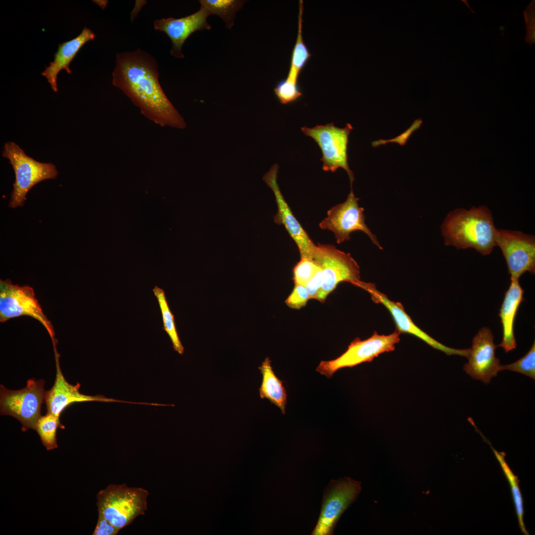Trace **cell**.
<instances>
[{
    "instance_id": "2e32d148",
    "label": "cell",
    "mask_w": 535,
    "mask_h": 535,
    "mask_svg": "<svg viewBox=\"0 0 535 535\" xmlns=\"http://www.w3.org/2000/svg\"><path fill=\"white\" fill-rule=\"evenodd\" d=\"M364 285L362 288L370 294L373 301L382 304L389 311L395 323L396 330L398 332L413 335L432 348L448 355H457L468 358L470 349H455L440 343L414 323L410 317L405 311L401 303L389 299L386 295L377 290L375 285L372 283L365 282Z\"/></svg>"
},
{
    "instance_id": "603a6c76",
    "label": "cell",
    "mask_w": 535,
    "mask_h": 535,
    "mask_svg": "<svg viewBox=\"0 0 535 535\" xmlns=\"http://www.w3.org/2000/svg\"><path fill=\"white\" fill-rule=\"evenodd\" d=\"M153 292L157 298L161 313L163 327L169 337L172 343L174 350L180 354L184 352V347L180 340L176 330L174 316L171 313L168 305L163 290L157 286L153 289Z\"/></svg>"
},
{
    "instance_id": "cb8c5ba5",
    "label": "cell",
    "mask_w": 535,
    "mask_h": 535,
    "mask_svg": "<svg viewBox=\"0 0 535 535\" xmlns=\"http://www.w3.org/2000/svg\"><path fill=\"white\" fill-rule=\"evenodd\" d=\"M245 0H200L203 6L211 14L219 16L224 22L225 26L231 29L234 25L236 12L241 9Z\"/></svg>"
},
{
    "instance_id": "7c38bea8",
    "label": "cell",
    "mask_w": 535,
    "mask_h": 535,
    "mask_svg": "<svg viewBox=\"0 0 535 535\" xmlns=\"http://www.w3.org/2000/svg\"><path fill=\"white\" fill-rule=\"evenodd\" d=\"M496 246L500 247L511 277L535 272V238L521 231L497 229Z\"/></svg>"
},
{
    "instance_id": "5b68a950",
    "label": "cell",
    "mask_w": 535,
    "mask_h": 535,
    "mask_svg": "<svg viewBox=\"0 0 535 535\" xmlns=\"http://www.w3.org/2000/svg\"><path fill=\"white\" fill-rule=\"evenodd\" d=\"M313 260L322 270V283L316 299L324 302L327 296L341 282H348L362 287L360 267L349 253L337 249L330 244L319 243Z\"/></svg>"
},
{
    "instance_id": "8992f818",
    "label": "cell",
    "mask_w": 535,
    "mask_h": 535,
    "mask_svg": "<svg viewBox=\"0 0 535 535\" xmlns=\"http://www.w3.org/2000/svg\"><path fill=\"white\" fill-rule=\"evenodd\" d=\"M45 381L35 378L29 379L26 386L21 389L12 390L4 385L0 386V411L1 415L12 416L18 420L21 429L35 430L37 423L41 417L42 404L44 400Z\"/></svg>"
},
{
    "instance_id": "9c48e42d",
    "label": "cell",
    "mask_w": 535,
    "mask_h": 535,
    "mask_svg": "<svg viewBox=\"0 0 535 535\" xmlns=\"http://www.w3.org/2000/svg\"><path fill=\"white\" fill-rule=\"evenodd\" d=\"M22 316L39 321L48 332L52 341L55 339L54 327L43 311L33 288L29 285L14 284L9 279L0 280V322Z\"/></svg>"
},
{
    "instance_id": "ffe728a7",
    "label": "cell",
    "mask_w": 535,
    "mask_h": 535,
    "mask_svg": "<svg viewBox=\"0 0 535 535\" xmlns=\"http://www.w3.org/2000/svg\"><path fill=\"white\" fill-rule=\"evenodd\" d=\"M303 2H299L298 31L296 43L292 51L290 66L287 76L277 82V86L282 94L294 97L301 93L298 84L299 75L312 56L304 44L302 37Z\"/></svg>"
},
{
    "instance_id": "d4e9b609",
    "label": "cell",
    "mask_w": 535,
    "mask_h": 535,
    "mask_svg": "<svg viewBox=\"0 0 535 535\" xmlns=\"http://www.w3.org/2000/svg\"><path fill=\"white\" fill-rule=\"evenodd\" d=\"M63 429L59 418L50 413L41 416L36 426L35 430L39 434L43 445L47 450L57 447L56 432L58 428Z\"/></svg>"
},
{
    "instance_id": "3957f363",
    "label": "cell",
    "mask_w": 535,
    "mask_h": 535,
    "mask_svg": "<svg viewBox=\"0 0 535 535\" xmlns=\"http://www.w3.org/2000/svg\"><path fill=\"white\" fill-rule=\"evenodd\" d=\"M148 495L142 488L110 484L97 495L99 513L120 530L145 514Z\"/></svg>"
},
{
    "instance_id": "484cf974",
    "label": "cell",
    "mask_w": 535,
    "mask_h": 535,
    "mask_svg": "<svg viewBox=\"0 0 535 535\" xmlns=\"http://www.w3.org/2000/svg\"><path fill=\"white\" fill-rule=\"evenodd\" d=\"M502 369L518 372L535 379V342L525 356L514 363L502 365Z\"/></svg>"
},
{
    "instance_id": "ba28073f",
    "label": "cell",
    "mask_w": 535,
    "mask_h": 535,
    "mask_svg": "<svg viewBox=\"0 0 535 535\" xmlns=\"http://www.w3.org/2000/svg\"><path fill=\"white\" fill-rule=\"evenodd\" d=\"M352 129L350 123L341 128L335 126L333 122L317 125L313 128H301L303 133L313 138L320 148L323 170L334 172L339 168H342L349 176L351 187L355 178L348 163L347 147L349 135Z\"/></svg>"
},
{
    "instance_id": "f1b7e54d",
    "label": "cell",
    "mask_w": 535,
    "mask_h": 535,
    "mask_svg": "<svg viewBox=\"0 0 535 535\" xmlns=\"http://www.w3.org/2000/svg\"><path fill=\"white\" fill-rule=\"evenodd\" d=\"M119 531L118 528L112 525L103 515L99 513L93 535H115Z\"/></svg>"
},
{
    "instance_id": "7a4b0ae2",
    "label": "cell",
    "mask_w": 535,
    "mask_h": 535,
    "mask_svg": "<svg viewBox=\"0 0 535 535\" xmlns=\"http://www.w3.org/2000/svg\"><path fill=\"white\" fill-rule=\"evenodd\" d=\"M441 228L446 246L474 248L483 255L489 254L496 246L497 228L490 211L484 206L450 212Z\"/></svg>"
},
{
    "instance_id": "9a60e30c",
    "label": "cell",
    "mask_w": 535,
    "mask_h": 535,
    "mask_svg": "<svg viewBox=\"0 0 535 535\" xmlns=\"http://www.w3.org/2000/svg\"><path fill=\"white\" fill-rule=\"evenodd\" d=\"M57 343V341L53 342L56 365L55 378L53 387L49 390H45L44 395L48 413L52 414L59 418L63 410L76 402L99 401L135 403L108 398L101 395L93 396L80 393L79 391L80 384L79 382L75 385L70 384L63 375L59 365L60 355L56 348Z\"/></svg>"
},
{
    "instance_id": "277c9868",
    "label": "cell",
    "mask_w": 535,
    "mask_h": 535,
    "mask_svg": "<svg viewBox=\"0 0 535 535\" xmlns=\"http://www.w3.org/2000/svg\"><path fill=\"white\" fill-rule=\"evenodd\" d=\"M2 156L9 160L15 173V180L9 203L11 208L23 207L28 192L36 184L44 180L54 179L57 175L54 165L35 160L13 142L4 144Z\"/></svg>"
},
{
    "instance_id": "4fadbf2b",
    "label": "cell",
    "mask_w": 535,
    "mask_h": 535,
    "mask_svg": "<svg viewBox=\"0 0 535 535\" xmlns=\"http://www.w3.org/2000/svg\"><path fill=\"white\" fill-rule=\"evenodd\" d=\"M278 165L275 163L265 174L263 179L270 188L275 197L277 211L274 216V222L283 225L295 242L301 258L313 259L315 245L307 232L292 213L280 190L277 183Z\"/></svg>"
},
{
    "instance_id": "5bb4252c",
    "label": "cell",
    "mask_w": 535,
    "mask_h": 535,
    "mask_svg": "<svg viewBox=\"0 0 535 535\" xmlns=\"http://www.w3.org/2000/svg\"><path fill=\"white\" fill-rule=\"evenodd\" d=\"M494 336L487 327L481 328L474 337L472 347L469 348L468 362L463 370L473 378L490 382L491 378L502 371L499 360L495 356L498 347L494 343Z\"/></svg>"
},
{
    "instance_id": "7402d4cb",
    "label": "cell",
    "mask_w": 535,
    "mask_h": 535,
    "mask_svg": "<svg viewBox=\"0 0 535 535\" xmlns=\"http://www.w3.org/2000/svg\"><path fill=\"white\" fill-rule=\"evenodd\" d=\"M491 448L510 484L521 531L524 534L528 535L529 533L525 528L524 523L523 500L519 486L518 477L512 472L506 463L505 459V454L503 452H500L496 451L493 447Z\"/></svg>"
},
{
    "instance_id": "e0dca14e",
    "label": "cell",
    "mask_w": 535,
    "mask_h": 535,
    "mask_svg": "<svg viewBox=\"0 0 535 535\" xmlns=\"http://www.w3.org/2000/svg\"><path fill=\"white\" fill-rule=\"evenodd\" d=\"M210 15L209 11L201 5L198 11L184 17L156 20L154 22V28L163 32L170 39L172 43L170 54L176 58H183L184 55L182 48L187 39L197 31L211 29L207 21Z\"/></svg>"
},
{
    "instance_id": "30bf717a",
    "label": "cell",
    "mask_w": 535,
    "mask_h": 535,
    "mask_svg": "<svg viewBox=\"0 0 535 535\" xmlns=\"http://www.w3.org/2000/svg\"><path fill=\"white\" fill-rule=\"evenodd\" d=\"M361 489V483L350 478L331 480L324 491L319 518L311 534L332 535L339 518Z\"/></svg>"
},
{
    "instance_id": "f546056e",
    "label": "cell",
    "mask_w": 535,
    "mask_h": 535,
    "mask_svg": "<svg viewBox=\"0 0 535 535\" xmlns=\"http://www.w3.org/2000/svg\"><path fill=\"white\" fill-rule=\"evenodd\" d=\"M322 283V270L320 268L314 276L305 285L310 299H316L321 287Z\"/></svg>"
},
{
    "instance_id": "d6986e66",
    "label": "cell",
    "mask_w": 535,
    "mask_h": 535,
    "mask_svg": "<svg viewBox=\"0 0 535 535\" xmlns=\"http://www.w3.org/2000/svg\"><path fill=\"white\" fill-rule=\"evenodd\" d=\"M510 279V284L505 293L499 314L503 336L501 343L498 346L501 347L505 353L512 351L516 347L514 322L519 307L524 300V290L519 283V278L511 277Z\"/></svg>"
},
{
    "instance_id": "8fae6325",
    "label": "cell",
    "mask_w": 535,
    "mask_h": 535,
    "mask_svg": "<svg viewBox=\"0 0 535 535\" xmlns=\"http://www.w3.org/2000/svg\"><path fill=\"white\" fill-rule=\"evenodd\" d=\"M359 199L355 196L352 187L347 199L327 211V216L319 224L322 229L332 231L338 244L348 241L351 233L355 231H361L366 234L373 244L379 249H382L376 236L373 234L365 223L364 210L358 204Z\"/></svg>"
},
{
    "instance_id": "44dd1931",
    "label": "cell",
    "mask_w": 535,
    "mask_h": 535,
    "mask_svg": "<svg viewBox=\"0 0 535 535\" xmlns=\"http://www.w3.org/2000/svg\"><path fill=\"white\" fill-rule=\"evenodd\" d=\"M258 368L263 376L262 383L259 389L260 397L268 399L278 407L283 414H285L287 403L286 391L283 381L274 374L269 358H266Z\"/></svg>"
},
{
    "instance_id": "6da1fadb",
    "label": "cell",
    "mask_w": 535,
    "mask_h": 535,
    "mask_svg": "<svg viewBox=\"0 0 535 535\" xmlns=\"http://www.w3.org/2000/svg\"><path fill=\"white\" fill-rule=\"evenodd\" d=\"M158 67L154 57L144 51L118 53L112 84L139 108L145 117L162 127L184 129V118L160 84Z\"/></svg>"
},
{
    "instance_id": "52a82bcc",
    "label": "cell",
    "mask_w": 535,
    "mask_h": 535,
    "mask_svg": "<svg viewBox=\"0 0 535 535\" xmlns=\"http://www.w3.org/2000/svg\"><path fill=\"white\" fill-rule=\"evenodd\" d=\"M400 333L397 330L388 335H380L376 332L365 340L355 338L346 351L337 358L321 361L316 371L331 378L339 369L352 368L365 362H371L380 354L394 350L400 341Z\"/></svg>"
},
{
    "instance_id": "ac0fdd59",
    "label": "cell",
    "mask_w": 535,
    "mask_h": 535,
    "mask_svg": "<svg viewBox=\"0 0 535 535\" xmlns=\"http://www.w3.org/2000/svg\"><path fill=\"white\" fill-rule=\"evenodd\" d=\"M95 37L93 31L85 27L78 36L58 45L57 50L54 54V60L45 67V69L41 73L47 79L54 92L58 91L57 81L59 72L65 70L68 74H72L69 68L70 63L84 45L94 40Z\"/></svg>"
},
{
    "instance_id": "83f0119b",
    "label": "cell",
    "mask_w": 535,
    "mask_h": 535,
    "mask_svg": "<svg viewBox=\"0 0 535 535\" xmlns=\"http://www.w3.org/2000/svg\"><path fill=\"white\" fill-rule=\"evenodd\" d=\"M309 299V296L305 286L295 284L292 292L285 302L292 309H300L306 306Z\"/></svg>"
},
{
    "instance_id": "4316f807",
    "label": "cell",
    "mask_w": 535,
    "mask_h": 535,
    "mask_svg": "<svg viewBox=\"0 0 535 535\" xmlns=\"http://www.w3.org/2000/svg\"><path fill=\"white\" fill-rule=\"evenodd\" d=\"M320 268L313 259L301 258L293 269L294 284L305 286Z\"/></svg>"
}]
</instances>
